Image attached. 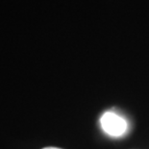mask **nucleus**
<instances>
[{
	"label": "nucleus",
	"instance_id": "1",
	"mask_svg": "<svg viewBox=\"0 0 149 149\" xmlns=\"http://www.w3.org/2000/svg\"><path fill=\"white\" fill-rule=\"evenodd\" d=\"M100 122L104 132L112 137H120L128 129L127 121L113 112H106L101 116Z\"/></svg>",
	"mask_w": 149,
	"mask_h": 149
},
{
	"label": "nucleus",
	"instance_id": "2",
	"mask_svg": "<svg viewBox=\"0 0 149 149\" xmlns=\"http://www.w3.org/2000/svg\"><path fill=\"white\" fill-rule=\"evenodd\" d=\"M42 149H61V148H57V147H45Z\"/></svg>",
	"mask_w": 149,
	"mask_h": 149
}]
</instances>
